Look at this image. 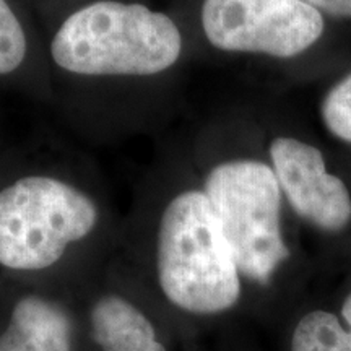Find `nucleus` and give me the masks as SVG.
Here are the masks:
<instances>
[{"label": "nucleus", "mask_w": 351, "mask_h": 351, "mask_svg": "<svg viewBox=\"0 0 351 351\" xmlns=\"http://www.w3.org/2000/svg\"><path fill=\"white\" fill-rule=\"evenodd\" d=\"M341 317H343L346 327L351 328V293L346 296L343 306H341Z\"/></svg>", "instance_id": "obj_13"}, {"label": "nucleus", "mask_w": 351, "mask_h": 351, "mask_svg": "<svg viewBox=\"0 0 351 351\" xmlns=\"http://www.w3.org/2000/svg\"><path fill=\"white\" fill-rule=\"evenodd\" d=\"M204 194L241 274L267 283L289 257L280 226L282 189L257 160H232L210 171Z\"/></svg>", "instance_id": "obj_4"}, {"label": "nucleus", "mask_w": 351, "mask_h": 351, "mask_svg": "<svg viewBox=\"0 0 351 351\" xmlns=\"http://www.w3.org/2000/svg\"><path fill=\"white\" fill-rule=\"evenodd\" d=\"M26 51L28 43L19 16L7 0H0V75L15 72L23 64Z\"/></svg>", "instance_id": "obj_10"}, {"label": "nucleus", "mask_w": 351, "mask_h": 351, "mask_svg": "<svg viewBox=\"0 0 351 351\" xmlns=\"http://www.w3.org/2000/svg\"><path fill=\"white\" fill-rule=\"evenodd\" d=\"M320 114L335 137L351 143V73L330 88L322 101Z\"/></svg>", "instance_id": "obj_11"}, {"label": "nucleus", "mask_w": 351, "mask_h": 351, "mask_svg": "<svg viewBox=\"0 0 351 351\" xmlns=\"http://www.w3.org/2000/svg\"><path fill=\"white\" fill-rule=\"evenodd\" d=\"M270 158L293 210L320 230L340 231L351 221V197L340 178L330 174L319 148L291 137L270 145Z\"/></svg>", "instance_id": "obj_6"}, {"label": "nucleus", "mask_w": 351, "mask_h": 351, "mask_svg": "<svg viewBox=\"0 0 351 351\" xmlns=\"http://www.w3.org/2000/svg\"><path fill=\"white\" fill-rule=\"evenodd\" d=\"M202 28L228 52L295 57L322 36V15L302 0H205Z\"/></svg>", "instance_id": "obj_5"}, {"label": "nucleus", "mask_w": 351, "mask_h": 351, "mask_svg": "<svg viewBox=\"0 0 351 351\" xmlns=\"http://www.w3.org/2000/svg\"><path fill=\"white\" fill-rule=\"evenodd\" d=\"M302 2L333 16H351V0H302Z\"/></svg>", "instance_id": "obj_12"}, {"label": "nucleus", "mask_w": 351, "mask_h": 351, "mask_svg": "<svg viewBox=\"0 0 351 351\" xmlns=\"http://www.w3.org/2000/svg\"><path fill=\"white\" fill-rule=\"evenodd\" d=\"M181 52V32L168 15L116 0L72 13L51 43L60 69L90 77L156 75L173 67Z\"/></svg>", "instance_id": "obj_1"}, {"label": "nucleus", "mask_w": 351, "mask_h": 351, "mask_svg": "<svg viewBox=\"0 0 351 351\" xmlns=\"http://www.w3.org/2000/svg\"><path fill=\"white\" fill-rule=\"evenodd\" d=\"M158 280L174 306L218 314L241 296L239 269L204 192L176 195L158 231Z\"/></svg>", "instance_id": "obj_2"}, {"label": "nucleus", "mask_w": 351, "mask_h": 351, "mask_svg": "<svg viewBox=\"0 0 351 351\" xmlns=\"http://www.w3.org/2000/svg\"><path fill=\"white\" fill-rule=\"evenodd\" d=\"M98 221L95 202L51 176H26L0 191V265L34 271L54 265Z\"/></svg>", "instance_id": "obj_3"}, {"label": "nucleus", "mask_w": 351, "mask_h": 351, "mask_svg": "<svg viewBox=\"0 0 351 351\" xmlns=\"http://www.w3.org/2000/svg\"><path fill=\"white\" fill-rule=\"evenodd\" d=\"M91 332L104 351H166L150 320L119 296L101 298L93 306Z\"/></svg>", "instance_id": "obj_8"}, {"label": "nucleus", "mask_w": 351, "mask_h": 351, "mask_svg": "<svg viewBox=\"0 0 351 351\" xmlns=\"http://www.w3.org/2000/svg\"><path fill=\"white\" fill-rule=\"evenodd\" d=\"M0 351H72L69 315L39 296L23 298L0 333Z\"/></svg>", "instance_id": "obj_7"}, {"label": "nucleus", "mask_w": 351, "mask_h": 351, "mask_svg": "<svg viewBox=\"0 0 351 351\" xmlns=\"http://www.w3.org/2000/svg\"><path fill=\"white\" fill-rule=\"evenodd\" d=\"M291 351H351V328L335 314L313 311L298 322Z\"/></svg>", "instance_id": "obj_9"}]
</instances>
